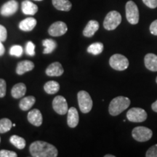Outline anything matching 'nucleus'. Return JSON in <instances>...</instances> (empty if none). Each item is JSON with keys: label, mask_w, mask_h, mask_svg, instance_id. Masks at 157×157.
I'll return each mask as SVG.
<instances>
[{"label": "nucleus", "mask_w": 157, "mask_h": 157, "mask_svg": "<svg viewBox=\"0 0 157 157\" xmlns=\"http://www.w3.org/2000/svg\"><path fill=\"white\" fill-rule=\"evenodd\" d=\"M103 50V44L101 42L93 43V44H90L87 48V52L94 56H98V55L101 54Z\"/></svg>", "instance_id": "25"}, {"label": "nucleus", "mask_w": 157, "mask_h": 157, "mask_svg": "<svg viewBox=\"0 0 157 157\" xmlns=\"http://www.w3.org/2000/svg\"><path fill=\"white\" fill-rule=\"evenodd\" d=\"M10 54L13 56L20 57L23 54V48L20 45H14L10 50Z\"/></svg>", "instance_id": "28"}, {"label": "nucleus", "mask_w": 157, "mask_h": 157, "mask_svg": "<svg viewBox=\"0 0 157 157\" xmlns=\"http://www.w3.org/2000/svg\"><path fill=\"white\" fill-rule=\"evenodd\" d=\"M105 157H115V156H114V155L107 154V155H105Z\"/></svg>", "instance_id": "38"}, {"label": "nucleus", "mask_w": 157, "mask_h": 157, "mask_svg": "<svg viewBox=\"0 0 157 157\" xmlns=\"http://www.w3.org/2000/svg\"><path fill=\"white\" fill-rule=\"evenodd\" d=\"M156 83H157V76H156Z\"/></svg>", "instance_id": "41"}, {"label": "nucleus", "mask_w": 157, "mask_h": 157, "mask_svg": "<svg viewBox=\"0 0 157 157\" xmlns=\"http://www.w3.org/2000/svg\"><path fill=\"white\" fill-rule=\"evenodd\" d=\"M64 70L59 62H55L47 68L45 73L49 76H60L63 74Z\"/></svg>", "instance_id": "12"}, {"label": "nucleus", "mask_w": 157, "mask_h": 157, "mask_svg": "<svg viewBox=\"0 0 157 157\" xmlns=\"http://www.w3.org/2000/svg\"><path fill=\"white\" fill-rule=\"evenodd\" d=\"M44 90L48 94L54 95L58 93L60 90V84L56 81L48 82L44 86Z\"/></svg>", "instance_id": "23"}, {"label": "nucleus", "mask_w": 157, "mask_h": 157, "mask_svg": "<svg viewBox=\"0 0 157 157\" xmlns=\"http://www.w3.org/2000/svg\"><path fill=\"white\" fill-rule=\"evenodd\" d=\"M13 127L12 121L9 119L4 118L0 119V133H5L10 131Z\"/></svg>", "instance_id": "27"}, {"label": "nucleus", "mask_w": 157, "mask_h": 157, "mask_svg": "<svg viewBox=\"0 0 157 157\" xmlns=\"http://www.w3.org/2000/svg\"><path fill=\"white\" fill-rule=\"evenodd\" d=\"M0 142H1V137H0Z\"/></svg>", "instance_id": "42"}, {"label": "nucleus", "mask_w": 157, "mask_h": 157, "mask_svg": "<svg viewBox=\"0 0 157 157\" xmlns=\"http://www.w3.org/2000/svg\"><path fill=\"white\" fill-rule=\"evenodd\" d=\"M28 120L31 124L39 127L42 124V115L38 109H33L28 113Z\"/></svg>", "instance_id": "13"}, {"label": "nucleus", "mask_w": 157, "mask_h": 157, "mask_svg": "<svg viewBox=\"0 0 157 157\" xmlns=\"http://www.w3.org/2000/svg\"><path fill=\"white\" fill-rule=\"evenodd\" d=\"M34 68V64L32 61L30 60H23L18 63L17 65L16 73L18 75H22L25 72L30 71Z\"/></svg>", "instance_id": "17"}, {"label": "nucleus", "mask_w": 157, "mask_h": 157, "mask_svg": "<svg viewBox=\"0 0 157 157\" xmlns=\"http://www.w3.org/2000/svg\"><path fill=\"white\" fill-rule=\"evenodd\" d=\"M10 141L13 146L18 149H23L25 146V140L23 137L17 136V135H13L11 136Z\"/></svg>", "instance_id": "26"}, {"label": "nucleus", "mask_w": 157, "mask_h": 157, "mask_svg": "<svg viewBox=\"0 0 157 157\" xmlns=\"http://www.w3.org/2000/svg\"><path fill=\"white\" fill-rule=\"evenodd\" d=\"M77 98L78 106H79L82 112L84 113H89L91 111L93 105V100H92L90 94L87 92L82 90L78 93Z\"/></svg>", "instance_id": "4"}, {"label": "nucleus", "mask_w": 157, "mask_h": 157, "mask_svg": "<svg viewBox=\"0 0 157 157\" xmlns=\"http://www.w3.org/2000/svg\"><path fill=\"white\" fill-rule=\"evenodd\" d=\"M17 155L15 152L7 150L0 151V157H17Z\"/></svg>", "instance_id": "32"}, {"label": "nucleus", "mask_w": 157, "mask_h": 157, "mask_svg": "<svg viewBox=\"0 0 157 157\" xmlns=\"http://www.w3.org/2000/svg\"><path fill=\"white\" fill-rule=\"evenodd\" d=\"M30 153L34 157H56L58 150L56 147L44 141H35L31 144Z\"/></svg>", "instance_id": "1"}, {"label": "nucleus", "mask_w": 157, "mask_h": 157, "mask_svg": "<svg viewBox=\"0 0 157 157\" xmlns=\"http://www.w3.org/2000/svg\"><path fill=\"white\" fill-rule=\"evenodd\" d=\"M7 37V31L5 26L0 25V40L2 42H5Z\"/></svg>", "instance_id": "33"}, {"label": "nucleus", "mask_w": 157, "mask_h": 157, "mask_svg": "<svg viewBox=\"0 0 157 157\" xmlns=\"http://www.w3.org/2000/svg\"><path fill=\"white\" fill-rule=\"evenodd\" d=\"M143 2L151 9H154L157 7V0H143Z\"/></svg>", "instance_id": "34"}, {"label": "nucleus", "mask_w": 157, "mask_h": 157, "mask_svg": "<svg viewBox=\"0 0 157 157\" xmlns=\"http://www.w3.org/2000/svg\"><path fill=\"white\" fill-rule=\"evenodd\" d=\"M36 25V19L34 17H27L20 23L19 29L23 31H31L35 28Z\"/></svg>", "instance_id": "19"}, {"label": "nucleus", "mask_w": 157, "mask_h": 157, "mask_svg": "<svg viewBox=\"0 0 157 157\" xmlns=\"http://www.w3.org/2000/svg\"><path fill=\"white\" fill-rule=\"evenodd\" d=\"M126 17L130 24L135 25L139 22V10L133 1H128L126 4Z\"/></svg>", "instance_id": "6"}, {"label": "nucleus", "mask_w": 157, "mask_h": 157, "mask_svg": "<svg viewBox=\"0 0 157 157\" xmlns=\"http://www.w3.org/2000/svg\"><path fill=\"white\" fill-rule=\"evenodd\" d=\"M35 102H36V98L34 96H27V97L23 98L20 101V109L24 111H28V110L30 109L34 105Z\"/></svg>", "instance_id": "21"}, {"label": "nucleus", "mask_w": 157, "mask_h": 157, "mask_svg": "<svg viewBox=\"0 0 157 157\" xmlns=\"http://www.w3.org/2000/svg\"><path fill=\"white\" fill-rule=\"evenodd\" d=\"M52 108L57 113L64 115L68 112V103L66 98L61 95H58L52 101Z\"/></svg>", "instance_id": "9"}, {"label": "nucleus", "mask_w": 157, "mask_h": 157, "mask_svg": "<svg viewBox=\"0 0 157 157\" xmlns=\"http://www.w3.org/2000/svg\"><path fill=\"white\" fill-rule=\"evenodd\" d=\"M42 44L45 48L44 51H43L44 54L52 53L57 48V43L55 42L53 39H44V40H43Z\"/></svg>", "instance_id": "24"}, {"label": "nucleus", "mask_w": 157, "mask_h": 157, "mask_svg": "<svg viewBox=\"0 0 157 157\" xmlns=\"http://www.w3.org/2000/svg\"><path fill=\"white\" fill-rule=\"evenodd\" d=\"M79 117H78V111L76 108H70L68 111V117H67V124L68 127L74 128L78 125Z\"/></svg>", "instance_id": "14"}, {"label": "nucleus", "mask_w": 157, "mask_h": 157, "mask_svg": "<svg viewBox=\"0 0 157 157\" xmlns=\"http://www.w3.org/2000/svg\"><path fill=\"white\" fill-rule=\"evenodd\" d=\"M35 45L33 42H28L26 44V53L30 56H34L35 55Z\"/></svg>", "instance_id": "29"}, {"label": "nucleus", "mask_w": 157, "mask_h": 157, "mask_svg": "<svg viewBox=\"0 0 157 157\" xmlns=\"http://www.w3.org/2000/svg\"><path fill=\"white\" fill-rule=\"evenodd\" d=\"M121 22V15L117 11H111L104 19L103 26L108 31L114 30Z\"/></svg>", "instance_id": "3"}, {"label": "nucleus", "mask_w": 157, "mask_h": 157, "mask_svg": "<svg viewBox=\"0 0 157 157\" xmlns=\"http://www.w3.org/2000/svg\"><path fill=\"white\" fill-rule=\"evenodd\" d=\"M146 67L151 71H157V56L153 53H148L144 58Z\"/></svg>", "instance_id": "16"}, {"label": "nucleus", "mask_w": 157, "mask_h": 157, "mask_svg": "<svg viewBox=\"0 0 157 157\" xmlns=\"http://www.w3.org/2000/svg\"><path fill=\"white\" fill-rule=\"evenodd\" d=\"M26 93V86L23 83H17L13 86L11 95L14 98H20L25 95Z\"/></svg>", "instance_id": "20"}, {"label": "nucleus", "mask_w": 157, "mask_h": 157, "mask_svg": "<svg viewBox=\"0 0 157 157\" xmlns=\"http://www.w3.org/2000/svg\"><path fill=\"white\" fill-rule=\"evenodd\" d=\"M146 157H157V144L154 145L151 147L150 148H148V150L147 151Z\"/></svg>", "instance_id": "30"}, {"label": "nucleus", "mask_w": 157, "mask_h": 157, "mask_svg": "<svg viewBox=\"0 0 157 157\" xmlns=\"http://www.w3.org/2000/svg\"><path fill=\"white\" fill-rule=\"evenodd\" d=\"M146 111L141 108H132L127 113V118L132 122H143L147 119Z\"/></svg>", "instance_id": "8"}, {"label": "nucleus", "mask_w": 157, "mask_h": 157, "mask_svg": "<svg viewBox=\"0 0 157 157\" xmlns=\"http://www.w3.org/2000/svg\"><path fill=\"white\" fill-rule=\"evenodd\" d=\"M21 10L23 14L29 15H34L38 11V7L29 0H25L21 4Z\"/></svg>", "instance_id": "15"}, {"label": "nucleus", "mask_w": 157, "mask_h": 157, "mask_svg": "<svg viewBox=\"0 0 157 157\" xmlns=\"http://www.w3.org/2000/svg\"><path fill=\"white\" fill-rule=\"evenodd\" d=\"M151 109L153 111L157 113V100L151 105Z\"/></svg>", "instance_id": "37"}, {"label": "nucleus", "mask_w": 157, "mask_h": 157, "mask_svg": "<svg viewBox=\"0 0 157 157\" xmlns=\"http://www.w3.org/2000/svg\"><path fill=\"white\" fill-rule=\"evenodd\" d=\"M5 48L2 44V42L0 40V56H3L4 53H5Z\"/></svg>", "instance_id": "36"}, {"label": "nucleus", "mask_w": 157, "mask_h": 157, "mask_svg": "<svg viewBox=\"0 0 157 157\" xmlns=\"http://www.w3.org/2000/svg\"><path fill=\"white\" fill-rule=\"evenodd\" d=\"M99 29V23L97 21H90L83 31V35L86 37H92Z\"/></svg>", "instance_id": "18"}, {"label": "nucleus", "mask_w": 157, "mask_h": 157, "mask_svg": "<svg viewBox=\"0 0 157 157\" xmlns=\"http://www.w3.org/2000/svg\"><path fill=\"white\" fill-rule=\"evenodd\" d=\"M34 1H42V0H34Z\"/></svg>", "instance_id": "40"}, {"label": "nucleus", "mask_w": 157, "mask_h": 157, "mask_svg": "<svg viewBox=\"0 0 157 157\" xmlns=\"http://www.w3.org/2000/svg\"><path fill=\"white\" fill-rule=\"evenodd\" d=\"M52 5L57 10L61 11H69L72 7V4L68 0H52Z\"/></svg>", "instance_id": "22"}, {"label": "nucleus", "mask_w": 157, "mask_h": 157, "mask_svg": "<svg viewBox=\"0 0 157 157\" xmlns=\"http://www.w3.org/2000/svg\"><path fill=\"white\" fill-rule=\"evenodd\" d=\"M13 127H15V124H13Z\"/></svg>", "instance_id": "39"}, {"label": "nucleus", "mask_w": 157, "mask_h": 157, "mask_svg": "<svg viewBox=\"0 0 157 157\" xmlns=\"http://www.w3.org/2000/svg\"><path fill=\"white\" fill-rule=\"evenodd\" d=\"M130 105V100L124 96L113 98L109 104V111L111 116H118L126 110Z\"/></svg>", "instance_id": "2"}, {"label": "nucleus", "mask_w": 157, "mask_h": 157, "mask_svg": "<svg viewBox=\"0 0 157 157\" xmlns=\"http://www.w3.org/2000/svg\"><path fill=\"white\" fill-rule=\"evenodd\" d=\"M68 27L66 23L62 21H57L52 23L48 29V33L52 36H60L67 32Z\"/></svg>", "instance_id": "10"}, {"label": "nucleus", "mask_w": 157, "mask_h": 157, "mask_svg": "<svg viewBox=\"0 0 157 157\" xmlns=\"http://www.w3.org/2000/svg\"><path fill=\"white\" fill-rule=\"evenodd\" d=\"M133 138L138 142H146L151 138L153 132L151 129L146 127H136L132 129Z\"/></svg>", "instance_id": "7"}, {"label": "nucleus", "mask_w": 157, "mask_h": 157, "mask_svg": "<svg viewBox=\"0 0 157 157\" xmlns=\"http://www.w3.org/2000/svg\"><path fill=\"white\" fill-rule=\"evenodd\" d=\"M109 64L114 70L121 71L128 68L129 60L123 55L114 54L110 58Z\"/></svg>", "instance_id": "5"}, {"label": "nucleus", "mask_w": 157, "mask_h": 157, "mask_svg": "<svg viewBox=\"0 0 157 157\" xmlns=\"http://www.w3.org/2000/svg\"><path fill=\"white\" fill-rule=\"evenodd\" d=\"M7 84L3 78H0V98H4L6 95Z\"/></svg>", "instance_id": "31"}, {"label": "nucleus", "mask_w": 157, "mask_h": 157, "mask_svg": "<svg viewBox=\"0 0 157 157\" xmlns=\"http://www.w3.org/2000/svg\"><path fill=\"white\" fill-rule=\"evenodd\" d=\"M18 2L15 0H10L4 4L2 7H1V15L3 16H11V15H14L15 13L18 10Z\"/></svg>", "instance_id": "11"}, {"label": "nucleus", "mask_w": 157, "mask_h": 157, "mask_svg": "<svg viewBox=\"0 0 157 157\" xmlns=\"http://www.w3.org/2000/svg\"><path fill=\"white\" fill-rule=\"evenodd\" d=\"M150 31L153 35L157 36V20L153 21L151 24L150 25Z\"/></svg>", "instance_id": "35"}]
</instances>
